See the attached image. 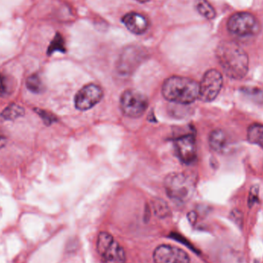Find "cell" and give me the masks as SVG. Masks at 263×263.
I'll return each mask as SVG.
<instances>
[{
    "label": "cell",
    "mask_w": 263,
    "mask_h": 263,
    "mask_svg": "<svg viewBox=\"0 0 263 263\" xmlns=\"http://www.w3.org/2000/svg\"><path fill=\"white\" fill-rule=\"evenodd\" d=\"M189 219L190 222H195L196 220V214L195 213H191L189 214Z\"/></svg>",
    "instance_id": "cell-25"
},
{
    "label": "cell",
    "mask_w": 263,
    "mask_h": 263,
    "mask_svg": "<svg viewBox=\"0 0 263 263\" xmlns=\"http://www.w3.org/2000/svg\"><path fill=\"white\" fill-rule=\"evenodd\" d=\"M55 52H66L65 48L64 39L63 38L60 33H57L54 37L53 40L51 42L49 48H48V55H52Z\"/></svg>",
    "instance_id": "cell-17"
},
{
    "label": "cell",
    "mask_w": 263,
    "mask_h": 263,
    "mask_svg": "<svg viewBox=\"0 0 263 263\" xmlns=\"http://www.w3.org/2000/svg\"><path fill=\"white\" fill-rule=\"evenodd\" d=\"M26 86L28 89L33 93H41L44 89L43 82L40 80V77L37 75H32L26 80Z\"/></svg>",
    "instance_id": "cell-19"
},
{
    "label": "cell",
    "mask_w": 263,
    "mask_h": 263,
    "mask_svg": "<svg viewBox=\"0 0 263 263\" xmlns=\"http://www.w3.org/2000/svg\"><path fill=\"white\" fill-rule=\"evenodd\" d=\"M103 91L98 85L88 84L83 86L75 97L76 108L79 110L90 109L101 101Z\"/></svg>",
    "instance_id": "cell-8"
},
{
    "label": "cell",
    "mask_w": 263,
    "mask_h": 263,
    "mask_svg": "<svg viewBox=\"0 0 263 263\" xmlns=\"http://www.w3.org/2000/svg\"><path fill=\"white\" fill-rule=\"evenodd\" d=\"M223 83L222 74L216 69H210L204 74L199 83V99L202 102H212L219 96Z\"/></svg>",
    "instance_id": "cell-7"
},
{
    "label": "cell",
    "mask_w": 263,
    "mask_h": 263,
    "mask_svg": "<svg viewBox=\"0 0 263 263\" xmlns=\"http://www.w3.org/2000/svg\"><path fill=\"white\" fill-rule=\"evenodd\" d=\"M24 115V109L16 104L8 106L2 112L0 117L4 120H14Z\"/></svg>",
    "instance_id": "cell-16"
},
{
    "label": "cell",
    "mask_w": 263,
    "mask_h": 263,
    "mask_svg": "<svg viewBox=\"0 0 263 263\" xmlns=\"http://www.w3.org/2000/svg\"><path fill=\"white\" fill-rule=\"evenodd\" d=\"M6 140L4 137H0V148H3L6 145Z\"/></svg>",
    "instance_id": "cell-26"
},
{
    "label": "cell",
    "mask_w": 263,
    "mask_h": 263,
    "mask_svg": "<svg viewBox=\"0 0 263 263\" xmlns=\"http://www.w3.org/2000/svg\"><path fill=\"white\" fill-rule=\"evenodd\" d=\"M148 106L147 97L135 89H127L122 94L120 107L123 114L129 118H139L143 115Z\"/></svg>",
    "instance_id": "cell-6"
},
{
    "label": "cell",
    "mask_w": 263,
    "mask_h": 263,
    "mask_svg": "<svg viewBox=\"0 0 263 263\" xmlns=\"http://www.w3.org/2000/svg\"><path fill=\"white\" fill-rule=\"evenodd\" d=\"M210 147L218 153H225L230 148V142L227 133L222 129H215L210 133L209 138Z\"/></svg>",
    "instance_id": "cell-13"
},
{
    "label": "cell",
    "mask_w": 263,
    "mask_h": 263,
    "mask_svg": "<svg viewBox=\"0 0 263 263\" xmlns=\"http://www.w3.org/2000/svg\"><path fill=\"white\" fill-rule=\"evenodd\" d=\"M230 218H231L232 221L234 222L236 225L240 227H242V222H243V216H242V213L240 211L237 210H233L230 214Z\"/></svg>",
    "instance_id": "cell-24"
},
{
    "label": "cell",
    "mask_w": 263,
    "mask_h": 263,
    "mask_svg": "<svg viewBox=\"0 0 263 263\" xmlns=\"http://www.w3.org/2000/svg\"><path fill=\"white\" fill-rule=\"evenodd\" d=\"M216 57L226 75L233 80H242L249 72L250 60L246 51L232 41L219 43Z\"/></svg>",
    "instance_id": "cell-1"
},
{
    "label": "cell",
    "mask_w": 263,
    "mask_h": 263,
    "mask_svg": "<svg viewBox=\"0 0 263 263\" xmlns=\"http://www.w3.org/2000/svg\"><path fill=\"white\" fill-rule=\"evenodd\" d=\"M123 23L126 28L136 35L143 34L148 27V22L142 14L129 12L123 16Z\"/></svg>",
    "instance_id": "cell-12"
},
{
    "label": "cell",
    "mask_w": 263,
    "mask_h": 263,
    "mask_svg": "<svg viewBox=\"0 0 263 263\" xmlns=\"http://www.w3.org/2000/svg\"><path fill=\"white\" fill-rule=\"evenodd\" d=\"M259 200V186H253L250 190L249 195L248 204L249 206H253L255 203Z\"/></svg>",
    "instance_id": "cell-23"
},
{
    "label": "cell",
    "mask_w": 263,
    "mask_h": 263,
    "mask_svg": "<svg viewBox=\"0 0 263 263\" xmlns=\"http://www.w3.org/2000/svg\"><path fill=\"white\" fill-rule=\"evenodd\" d=\"M97 251L103 263H126V256L123 247L110 233L102 232L97 239Z\"/></svg>",
    "instance_id": "cell-4"
},
{
    "label": "cell",
    "mask_w": 263,
    "mask_h": 263,
    "mask_svg": "<svg viewBox=\"0 0 263 263\" xmlns=\"http://www.w3.org/2000/svg\"><path fill=\"white\" fill-rule=\"evenodd\" d=\"M145 52L142 48L139 46H130L126 48L120 55L117 64L119 72L123 75L131 74L133 71L139 66L143 60Z\"/></svg>",
    "instance_id": "cell-10"
},
{
    "label": "cell",
    "mask_w": 263,
    "mask_h": 263,
    "mask_svg": "<svg viewBox=\"0 0 263 263\" xmlns=\"http://www.w3.org/2000/svg\"><path fill=\"white\" fill-rule=\"evenodd\" d=\"M164 185L168 197L180 202L188 200L194 190L193 181L183 173H175L168 175Z\"/></svg>",
    "instance_id": "cell-3"
},
{
    "label": "cell",
    "mask_w": 263,
    "mask_h": 263,
    "mask_svg": "<svg viewBox=\"0 0 263 263\" xmlns=\"http://www.w3.org/2000/svg\"><path fill=\"white\" fill-rule=\"evenodd\" d=\"M227 27L231 33L238 36H252L261 30L259 20L253 14L241 12L233 14L229 18Z\"/></svg>",
    "instance_id": "cell-5"
},
{
    "label": "cell",
    "mask_w": 263,
    "mask_h": 263,
    "mask_svg": "<svg viewBox=\"0 0 263 263\" xmlns=\"http://www.w3.org/2000/svg\"><path fill=\"white\" fill-rule=\"evenodd\" d=\"M14 89V83L12 79L0 74V97H6L12 94Z\"/></svg>",
    "instance_id": "cell-18"
},
{
    "label": "cell",
    "mask_w": 263,
    "mask_h": 263,
    "mask_svg": "<svg viewBox=\"0 0 263 263\" xmlns=\"http://www.w3.org/2000/svg\"><path fill=\"white\" fill-rule=\"evenodd\" d=\"M199 83L187 77H170L162 84V93L164 98L178 104L194 103L199 99Z\"/></svg>",
    "instance_id": "cell-2"
},
{
    "label": "cell",
    "mask_w": 263,
    "mask_h": 263,
    "mask_svg": "<svg viewBox=\"0 0 263 263\" xmlns=\"http://www.w3.org/2000/svg\"><path fill=\"white\" fill-rule=\"evenodd\" d=\"M174 146L176 155L184 163L191 164L196 160L197 151L193 135H185L178 138L175 140Z\"/></svg>",
    "instance_id": "cell-11"
},
{
    "label": "cell",
    "mask_w": 263,
    "mask_h": 263,
    "mask_svg": "<svg viewBox=\"0 0 263 263\" xmlns=\"http://www.w3.org/2000/svg\"><path fill=\"white\" fill-rule=\"evenodd\" d=\"M247 139L250 143L263 148V125L259 123L251 125L247 131Z\"/></svg>",
    "instance_id": "cell-14"
},
{
    "label": "cell",
    "mask_w": 263,
    "mask_h": 263,
    "mask_svg": "<svg viewBox=\"0 0 263 263\" xmlns=\"http://www.w3.org/2000/svg\"><path fill=\"white\" fill-rule=\"evenodd\" d=\"M153 210H154L156 216H159V217L161 218L168 216V211H170L165 202L159 200V199H156V200L153 202Z\"/></svg>",
    "instance_id": "cell-21"
},
{
    "label": "cell",
    "mask_w": 263,
    "mask_h": 263,
    "mask_svg": "<svg viewBox=\"0 0 263 263\" xmlns=\"http://www.w3.org/2000/svg\"><path fill=\"white\" fill-rule=\"evenodd\" d=\"M36 114L41 117L42 120L44 122L45 124L49 126L57 121V117L53 114L47 112V111L43 110V109H35Z\"/></svg>",
    "instance_id": "cell-22"
},
{
    "label": "cell",
    "mask_w": 263,
    "mask_h": 263,
    "mask_svg": "<svg viewBox=\"0 0 263 263\" xmlns=\"http://www.w3.org/2000/svg\"><path fill=\"white\" fill-rule=\"evenodd\" d=\"M196 6L199 13L207 20H213L216 17V10L207 0H197Z\"/></svg>",
    "instance_id": "cell-15"
},
{
    "label": "cell",
    "mask_w": 263,
    "mask_h": 263,
    "mask_svg": "<svg viewBox=\"0 0 263 263\" xmlns=\"http://www.w3.org/2000/svg\"><path fill=\"white\" fill-rule=\"evenodd\" d=\"M242 92L247 97H250L253 100L262 103L263 102V90L256 87H246L242 88L241 89Z\"/></svg>",
    "instance_id": "cell-20"
},
{
    "label": "cell",
    "mask_w": 263,
    "mask_h": 263,
    "mask_svg": "<svg viewBox=\"0 0 263 263\" xmlns=\"http://www.w3.org/2000/svg\"><path fill=\"white\" fill-rule=\"evenodd\" d=\"M155 263H190L189 255L175 246L160 245L153 253Z\"/></svg>",
    "instance_id": "cell-9"
},
{
    "label": "cell",
    "mask_w": 263,
    "mask_h": 263,
    "mask_svg": "<svg viewBox=\"0 0 263 263\" xmlns=\"http://www.w3.org/2000/svg\"><path fill=\"white\" fill-rule=\"evenodd\" d=\"M138 1L142 2V3H145V2L149 1V0H138Z\"/></svg>",
    "instance_id": "cell-27"
}]
</instances>
